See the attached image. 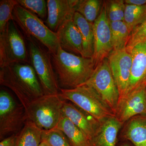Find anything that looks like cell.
Returning <instances> with one entry per match:
<instances>
[{"instance_id": "9c48e42d", "label": "cell", "mask_w": 146, "mask_h": 146, "mask_svg": "<svg viewBox=\"0 0 146 146\" xmlns=\"http://www.w3.org/2000/svg\"><path fill=\"white\" fill-rule=\"evenodd\" d=\"M27 121L25 108L16 102L7 91H0V138L1 140L23 129Z\"/></svg>"}, {"instance_id": "d6a6232c", "label": "cell", "mask_w": 146, "mask_h": 146, "mask_svg": "<svg viewBox=\"0 0 146 146\" xmlns=\"http://www.w3.org/2000/svg\"><path fill=\"white\" fill-rule=\"evenodd\" d=\"M121 146H129L128 145H126V144H125V145H122Z\"/></svg>"}, {"instance_id": "7402d4cb", "label": "cell", "mask_w": 146, "mask_h": 146, "mask_svg": "<svg viewBox=\"0 0 146 146\" xmlns=\"http://www.w3.org/2000/svg\"><path fill=\"white\" fill-rule=\"evenodd\" d=\"M113 50L126 49L131 32L124 21L110 22Z\"/></svg>"}, {"instance_id": "f1b7e54d", "label": "cell", "mask_w": 146, "mask_h": 146, "mask_svg": "<svg viewBox=\"0 0 146 146\" xmlns=\"http://www.w3.org/2000/svg\"><path fill=\"white\" fill-rule=\"evenodd\" d=\"M145 41H146V18L131 32L126 50L128 52L130 53L135 46Z\"/></svg>"}, {"instance_id": "3957f363", "label": "cell", "mask_w": 146, "mask_h": 146, "mask_svg": "<svg viewBox=\"0 0 146 146\" xmlns=\"http://www.w3.org/2000/svg\"><path fill=\"white\" fill-rule=\"evenodd\" d=\"M65 101L59 94L44 95L37 98L25 109L27 120L43 130L54 128L62 116Z\"/></svg>"}, {"instance_id": "f546056e", "label": "cell", "mask_w": 146, "mask_h": 146, "mask_svg": "<svg viewBox=\"0 0 146 146\" xmlns=\"http://www.w3.org/2000/svg\"><path fill=\"white\" fill-rule=\"evenodd\" d=\"M18 134L11 136L3 139L0 143V146H15Z\"/></svg>"}, {"instance_id": "7a4b0ae2", "label": "cell", "mask_w": 146, "mask_h": 146, "mask_svg": "<svg viewBox=\"0 0 146 146\" xmlns=\"http://www.w3.org/2000/svg\"><path fill=\"white\" fill-rule=\"evenodd\" d=\"M51 56L61 89H74L82 85L90 78L96 68L93 58L67 52L60 46L56 53Z\"/></svg>"}, {"instance_id": "83f0119b", "label": "cell", "mask_w": 146, "mask_h": 146, "mask_svg": "<svg viewBox=\"0 0 146 146\" xmlns=\"http://www.w3.org/2000/svg\"><path fill=\"white\" fill-rule=\"evenodd\" d=\"M18 4L17 0L0 1V33L4 30L9 22L12 20L13 10Z\"/></svg>"}, {"instance_id": "8fae6325", "label": "cell", "mask_w": 146, "mask_h": 146, "mask_svg": "<svg viewBox=\"0 0 146 146\" xmlns=\"http://www.w3.org/2000/svg\"><path fill=\"white\" fill-rule=\"evenodd\" d=\"M107 58L119 91V104L125 96L128 86L132 66V57L130 53L125 49L112 50Z\"/></svg>"}, {"instance_id": "6da1fadb", "label": "cell", "mask_w": 146, "mask_h": 146, "mask_svg": "<svg viewBox=\"0 0 146 146\" xmlns=\"http://www.w3.org/2000/svg\"><path fill=\"white\" fill-rule=\"evenodd\" d=\"M0 84L10 89L25 109L33 100L44 96V91L33 67L16 63L0 69Z\"/></svg>"}, {"instance_id": "e0dca14e", "label": "cell", "mask_w": 146, "mask_h": 146, "mask_svg": "<svg viewBox=\"0 0 146 146\" xmlns=\"http://www.w3.org/2000/svg\"><path fill=\"white\" fill-rule=\"evenodd\" d=\"M116 117L101 122L92 142L93 146H115L118 132L123 125Z\"/></svg>"}, {"instance_id": "5b68a950", "label": "cell", "mask_w": 146, "mask_h": 146, "mask_svg": "<svg viewBox=\"0 0 146 146\" xmlns=\"http://www.w3.org/2000/svg\"><path fill=\"white\" fill-rule=\"evenodd\" d=\"M59 95L89 113L100 122L115 115L92 87L82 85L74 89H60Z\"/></svg>"}, {"instance_id": "9a60e30c", "label": "cell", "mask_w": 146, "mask_h": 146, "mask_svg": "<svg viewBox=\"0 0 146 146\" xmlns=\"http://www.w3.org/2000/svg\"><path fill=\"white\" fill-rule=\"evenodd\" d=\"M130 53L132 59L131 72L124 98L136 89L146 85V41L135 46Z\"/></svg>"}, {"instance_id": "d6986e66", "label": "cell", "mask_w": 146, "mask_h": 146, "mask_svg": "<svg viewBox=\"0 0 146 146\" xmlns=\"http://www.w3.org/2000/svg\"><path fill=\"white\" fill-rule=\"evenodd\" d=\"M73 21L81 34L83 46V57L93 58L94 53L93 24L88 22L77 12L75 13Z\"/></svg>"}, {"instance_id": "8992f818", "label": "cell", "mask_w": 146, "mask_h": 146, "mask_svg": "<svg viewBox=\"0 0 146 146\" xmlns=\"http://www.w3.org/2000/svg\"><path fill=\"white\" fill-rule=\"evenodd\" d=\"M16 63L30 64V60L23 36L11 20L0 33V68Z\"/></svg>"}, {"instance_id": "1f68e13d", "label": "cell", "mask_w": 146, "mask_h": 146, "mask_svg": "<svg viewBox=\"0 0 146 146\" xmlns=\"http://www.w3.org/2000/svg\"><path fill=\"white\" fill-rule=\"evenodd\" d=\"M39 146H49L46 143H45V142H44V141H42L41 143H40V144H39Z\"/></svg>"}, {"instance_id": "ffe728a7", "label": "cell", "mask_w": 146, "mask_h": 146, "mask_svg": "<svg viewBox=\"0 0 146 146\" xmlns=\"http://www.w3.org/2000/svg\"><path fill=\"white\" fill-rule=\"evenodd\" d=\"M55 128L64 133L71 146H93L82 131L63 114Z\"/></svg>"}, {"instance_id": "5bb4252c", "label": "cell", "mask_w": 146, "mask_h": 146, "mask_svg": "<svg viewBox=\"0 0 146 146\" xmlns=\"http://www.w3.org/2000/svg\"><path fill=\"white\" fill-rule=\"evenodd\" d=\"M62 114L79 128L92 144L100 122L74 104L66 100L63 104Z\"/></svg>"}, {"instance_id": "ac0fdd59", "label": "cell", "mask_w": 146, "mask_h": 146, "mask_svg": "<svg viewBox=\"0 0 146 146\" xmlns=\"http://www.w3.org/2000/svg\"><path fill=\"white\" fill-rule=\"evenodd\" d=\"M123 136L135 146H146V116L138 115L128 121Z\"/></svg>"}, {"instance_id": "ba28073f", "label": "cell", "mask_w": 146, "mask_h": 146, "mask_svg": "<svg viewBox=\"0 0 146 146\" xmlns=\"http://www.w3.org/2000/svg\"><path fill=\"white\" fill-rule=\"evenodd\" d=\"M82 85L94 89L115 115L119 95L108 58L96 66L90 78Z\"/></svg>"}, {"instance_id": "4316f807", "label": "cell", "mask_w": 146, "mask_h": 146, "mask_svg": "<svg viewBox=\"0 0 146 146\" xmlns=\"http://www.w3.org/2000/svg\"><path fill=\"white\" fill-rule=\"evenodd\" d=\"M18 4L34 13L42 20L48 14L47 1L45 0H17Z\"/></svg>"}, {"instance_id": "4fadbf2b", "label": "cell", "mask_w": 146, "mask_h": 146, "mask_svg": "<svg viewBox=\"0 0 146 146\" xmlns=\"http://www.w3.org/2000/svg\"><path fill=\"white\" fill-rule=\"evenodd\" d=\"M46 25L56 33L63 24L73 20L78 0H48Z\"/></svg>"}, {"instance_id": "484cf974", "label": "cell", "mask_w": 146, "mask_h": 146, "mask_svg": "<svg viewBox=\"0 0 146 146\" xmlns=\"http://www.w3.org/2000/svg\"><path fill=\"white\" fill-rule=\"evenodd\" d=\"M108 18L110 22L124 21L125 4L123 0L105 1Z\"/></svg>"}, {"instance_id": "30bf717a", "label": "cell", "mask_w": 146, "mask_h": 146, "mask_svg": "<svg viewBox=\"0 0 146 146\" xmlns=\"http://www.w3.org/2000/svg\"><path fill=\"white\" fill-rule=\"evenodd\" d=\"M94 53L93 59L95 65L107 58L113 50L110 22L106 13L105 2L99 16L93 24Z\"/></svg>"}, {"instance_id": "277c9868", "label": "cell", "mask_w": 146, "mask_h": 146, "mask_svg": "<svg viewBox=\"0 0 146 146\" xmlns=\"http://www.w3.org/2000/svg\"><path fill=\"white\" fill-rule=\"evenodd\" d=\"M12 20L27 37H33L47 48L50 54L55 53L59 46L56 33L52 31L34 13L17 5Z\"/></svg>"}, {"instance_id": "2e32d148", "label": "cell", "mask_w": 146, "mask_h": 146, "mask_svg": "<svg viewBox=\"0 0 146 146\" xmlns=\"http://www.w3.org/2000/svg\"><path fill=\"white\" fill-rule=\"evenodd\" d=\"M56 33L59 46L64 50L83 57L81 34L73 20L63 24Z\"/></svg>"}, {"instance_id": "7c38bea8", "label": "cell", "mask_w": 146, "mask_h": 146, "mask_svg": "<svg viewBox=\"0 0 146 146\" xmlns=\"http://www.w3.org/2000/svg\"><path fill=\"white\" fill-rule=\"evenodd\" d=\"M138 115L146 116V85L125 97L118 104L115 117L123 124Z\"/></svg>"}, {"instance_id": "52a82bcc", "label": "cell", "mask_w": 146, "mask_h": 146, "mask_svg": "<svg viewBox=\"0 0 146 146\" xmlns=\"http://www.w3.org/2000/svg\"><path fill=\"white\" fill-rule=\"evenodd\" d=\"M28 39L30 64L35 71L44 94L45 95L59 94L60 89L50 54L35 41L33 37H28Z\"/></svg>"}, {"instance_id": "44dd1931", "label": "cell", "mask_w": 146, "mask_h": 146, "mask_svg": "<svg viewBox=\"0 0 146 146\" xmlns=\"http://www.w3.org/2000/svg\"><path fill=\"white\" fill-rule=\"evenodd\" d=\"M42 130L27 120L23 129L18 133L15 146H39L42 142Z\"/></svg>"}, {"instance_id": "603a6c76", "label": "cell", "mask_w": 146, "mask_h": 146, "mask_svg": "<svg viewBox=\"0 0 146 146\" xmlns=\"http://www.w3.org/2000/svg\"><path fill=\"white\" fill-rule=\"evenodd\" d=\"M103 3L104 1L100 0H78L76 12L81 14L89 23L94 24L99 16Z\"/></svg>"}, {"instance_id": "cb8c5ba5", "label": "cell", "mask_w": 146, "mask_h": 146, "mask_svg": "<svg viewBox=\"0 0 146 146\" xmlns=\"http://www.w3.org/2000/svg\"><path fill=\"white\" fill-rule=\"evenodd\" d=\"M124 21L131 32L146 18V5L136 6L125 4Z\"/></svg>"}, {"instance_id": "4dcf8cb0", "label": "cell", "mask_w": 146, "mask_h": 146, "mask_svg": "<svg viewBox=\"0 0 146 146\" xmlns=\"http://www.w3.org/2000/svg\"><path fill=\"white\" fill-rule=\"evenodd\" d=\"M125 3L126 5L136 6L146 5V0H124Z\"/></svg>"}, {"instance_id": "d4e9b609", "label": "cell", "mask_w": 146, "mask_h": 146, "mask_svg": "<svg viewBox=\"0 0 146 146\" xmlns=\"http://www.w3.org/2000/svg\"><path fill=\"white\" fill-rule=\"evenodd\" d=\"M42 141L49 146H71L64 133L56 128L42 130Z\"/></svg>"}]
</instances>
